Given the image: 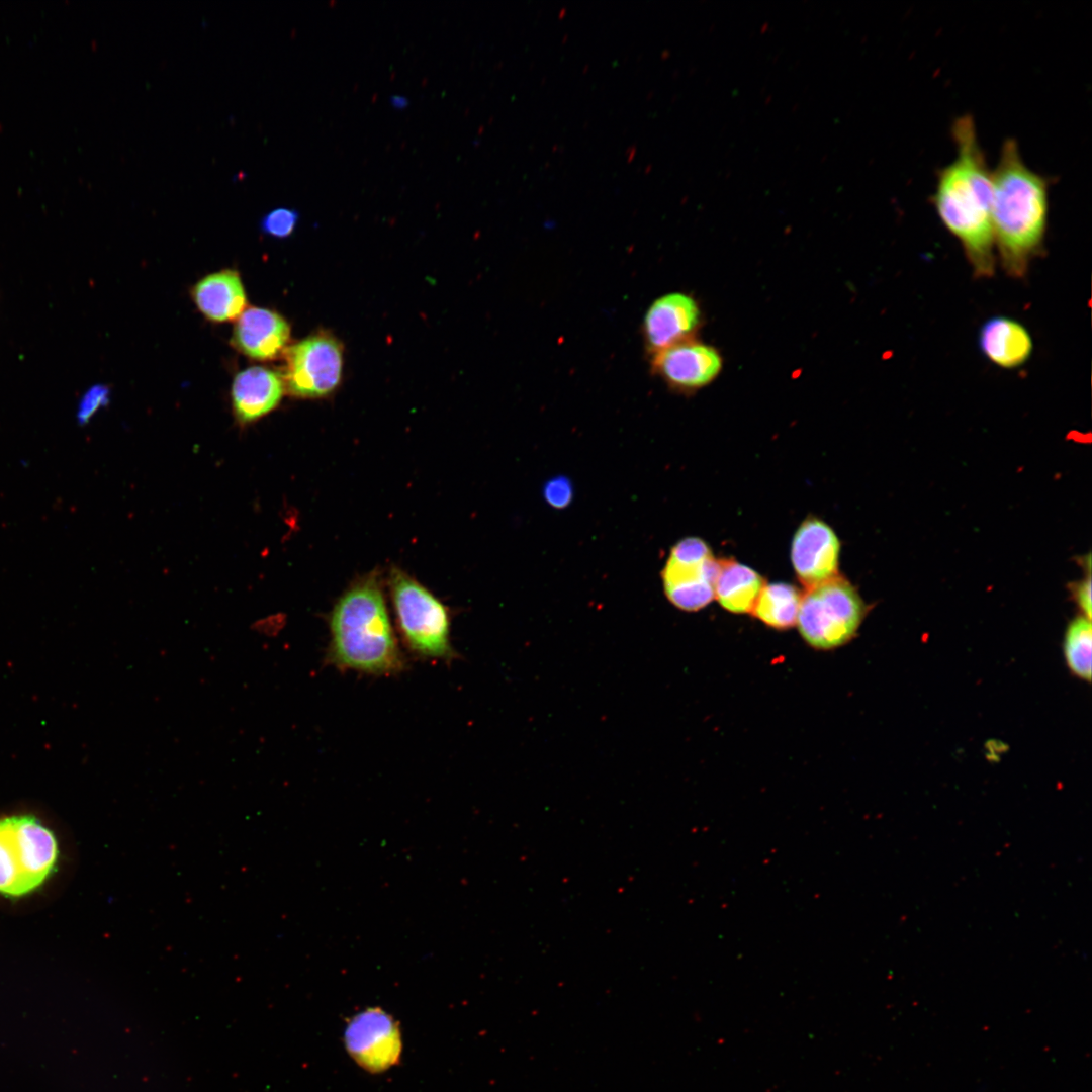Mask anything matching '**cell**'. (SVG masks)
I'll use <instances>...</instances> for the list:
<instances>
[{"mask_svg": "<svg viewBox=\"0 0 1092 1092\" xmlns=\"http://www.w3.org/2000/svg\"><path fill=\"white\" fill-rule=\"evenodd\" d=\"M954 158L936 171L930 197L943 225L961 242L979 275L993 272L992 170L970 114L950 128Z\"/></svg>", "mask_w": 1092, "mask_h": 1092, "instance_id": "6da1fadb", "label": "cell"}, {"mask_svg": "<svg viewBox=\"0 0 1092 1092\" xmlns=\"http://www.w3.org/2000/svg\"><path fill=\"white\" fill-rule=\"evenodd\" d=\"M1053 181L1024 162L1015 139L1004 140L992 170L991 217L994 241L1011 275L1025 273L1043 241Z\"/></svg>", "mask_w": 1092, "mask_h": 1092, "instance_id": "7a4b0ae2", "label": "cell"}, {"mask_svg": "<svg viewBox=\"0 0 1092 1092\" xmlns=\"http://www.w3.org/2000/svg\"><path fill=\"white\" fill-rule=\"evenodd\" d=\"M327 661L341 670L389 675L404 669L383 594L372 578L356 583L338 600L329 620Z\"/></svg>", "mask_w": 1092, "mask_h": 1092, "instance_id": "3957f363", "label": "cell"}, {"mask_svg": "<svg viewBox=\"0 0 1092 1092\" xmlns=\"http://www.w3.org/2000/svg\"><path fill=\"white\" fill-rule=\"evenodd\" d=\"M57 858L56 838L38 819L0 818V893L19 897L33 891L54 871Z\"/></svg>", "mask_w": 1092, "mask_h": 1092, "instance_id": "277c9868", "label": "cell"}, {"mask_svg": "<svg viewBox=\"0 0 1092 1092\" xmlns=\"http://www.w3.org/2000/svg\"><path fill=\"white\" fill-rule=\"evenodd\" d=\"M866 613L857 589L838 574L802 594L796 625L808 645L829 650L855 636Z\"/></svg>", "mask_w": 1092, "mask_h": 1092, "instance_id": "5b68a950", "label": "cell"}, {"mask_svg": "<svg viewBox=\"0 0 1092 1092\" xmlns=\"http://www.w3.org/2000/svg\"><path fill=\"white\" fill-rule=\"evenodd\" d=\"M390 594L402 641L415 655L452 660L456 652L450 638V616L445 605L425 586L394 569Z\"/></svg>", "mask_w": 1092, "mask_h": 1092, "instance_id": "8992f818", "label": "cell"}, {"mask_svg": "<svg viewBox=\"0 0 1092 1092\" xmlns=\"http://www.w3.org/2000/svg\"><path fill=\"white\" fill-rule=\"evenodd\" d=\"M718 559L699 537H686L670 549L660 572L663 592L677 609L696 612L714 599Z\"/></svg>", "mask_w": 1092, "mask_h": 1092, "instance_id": "52a82bcc", "label": "cell"}, {"mask_svg": "<svg viewBox=\"0 0 1092 1092\" xmlns=\"http://www.w3.org/2000/svg\"><path fill=\"white\" fill-rule=\"evenodd\" d=\"M284 385L294 396L321 397L340 383L343 353L340 343L325 334L308 337L285 351Z\"/></svg>", "mask_w": 1092, "mask_h": 1092, "instance_id": "ba28073f", "label": "cell"}, {"mask_svg": "<svg viewBox=\"0 0 1092 1092\" xmlns=\"http://www.w3.org/2000/svg\"><path fill=\"white\" fill-rule=\"evenodd\" d=\"M344 1041L349 1055L363 1069L383 1072L399 1060L402 1043L395 1019L380 1007L355 1014L345 1029Z\"/></svg>", "mask_w": 1092, "mask_h": 1092, "instance_id": "9c48e42d", "label": "cell"}, {"mask_svg": "<svg viewBox=\"0 0 1092 1092\" xmlns=\"http://www.w3.org/2000/svg\"><path fill=\"white\" fill-rule=\"evenodd\" d=\"M840 540L822 519L809 516L795 531L791 562L796 577L806 589L839 574Z\"/></svg>", "mask_w": 1092, "mask_h": 1092, "instance_id": "30bf717a", "label": "cell"}, {"mask_svg": "<svg viewBox=\"0 0 1092 1092\" xmlns=\"http://www.w3.org/2000/svg\"><path fill=\"white\" fill-rule=\"evenodd\" d=\"M722 360L713 347L687 340L652 354V368L669 386L694 390L717 377Z\"/></svg>", "mask_w": 1092, "mask_h": 1092, "instance_id": "8fae6325", "label": "cell"}, {"mask_svg": "<svg viewBox=\"0 0 1092 1092\" xmlns=\"http://www.w3.org/2000/svg\"><path fill=\"white\" fill-rule=\"evenodd\" d=\"M700 309L689 295L679 292L665 294L649 306L643 322V334L648 350L654 354L690 340L700 324Z\"/></svg>", "mask_w": 1092, "mask_h": 1092, "instance_id": "7c38bea8", "label": "cell"}, {"mask_svg": "<svg viewBox=\"0 0 1092 1092\" xmlns=\"http://www.w3.org/2000/svg\"><path fill=\"white\" fill-rule=\"evenodd\" d=\"M290 327L278 312L251 306L237 318L231 343L244 356L269 361L285 353Z\"/></svg>", "mask_w": 1092, "mask_h": 1092, "instance_id": "4fadbf2b", "label": "cell"}, {"mask_svg": "<svg viewBox=\"0 0 1092 1092\" xmlns=\"http://www.w3.org/2000/svg\"><path fill=\"white\" fill-rule=\"evenodd\" d=\"M284 390L283 376L270 368L252 366L240 371L231 388L236 420L246 425L261 419L279 404Z\"/></svg>", "mask_w": 1092, "mask_h": 1092, "instance_id": "5bb4252c", "label": "cell"}, {"mask_svg": "<svg viewBox=\"0 0 1092 1092\" xmlns=\"http://www.w3.org/2000/svg\"><path fill=\"white\" fill-rule=\"evenodd\" d=\"M199 311L213 323L237 320L247 306L246 291L237 270L222 269L201 278L191 289Z\"/></svg>", "mask_w": 1092, "mask_h": 1092, "instance_id": "9a60e30c", "label": "cell"}, {"mask_svg": "<svg viewBox=\"0 0 1092 1092\" xmlns=\"http://www.w3.org/2000/svg\"><path fill=\"white\" fill-rule=\"evenodd\" d=\"M979 343L986 357L1003 368L1022 365L1033 349L1032 339L1025 327L1005 316L987 321L981 328Z\"/></svg>", "mask_w": 1092, "mask_h": 1092, "instance_id": "2e32d148", "label": "cell"}, {"mask_svg": "<svg viewBox=\"0 0 1092 1092\" xmlns=\"http://www.w3.org/2000/svg\"><path fill=\"white\" fill-rule=\"evenodd\" d=\"M718 564L714 599L730 613H751L765 585L763 577L732 558L718 559Z\"/></svg>", "mask_w": 1092, "mask_h": 1092, "instance_id": "e0dca14e", "label": "cell"}, {"mask_svg": "<svg viewBox=\"0 0 1092 1092\" xmlns=\"http://www.w3.org/2000/svg\"><path fill=\"white\" fill-rule=\"evenodd\" d=\"M801 598L802 593L793 584L765 583L751 613L765 625L786 630L797 623Z\"/></svg>", "mask_w": 1092, "mask_h": 1092, "instance_id": "ac0fdd59", "label": "cell"}, {"mask_svg": "<svg viewBox=\"0 0 1092 1092\" xmlns=\"http://www.w3.org/2000/svg\"><path fill=\"white\" fill-rule=\"evenodd\" d=\"M1092 628L1090 619L1080 616L1068 626L1064 653L1069 669L1078 677L1091 678Z\"/></svg>", "mask_w": 1092, "mask_h": 1092, "instance_id": "d6986e66", "label": "cell"}, {"mask_svg": "<svg viewBox=\"0 0 1092 1092\" xmlns=\"http://www.w3.org/2000/svg\"><path fill=\"white\" fill-rule=\"evenodd\" d=\"M299 213L295 209L279 207L267 212L260 221L261 231L275 238L290 236L298 222Z\"/></svg>", "mask_w": 1092, "mask_h": 1092, "instance_id": "ffe728a7", "label": "cell"}, {"mask_svg": "<svg viewBox=\"0 0 1092 1092\" xmlns=\"http://www.w3.org/2000/svg\"><path fill=\"white\" fill-rule=\"evenodd\" d=\"M110 389L105 384H95L87 389L80 399L77 408V421L80 425L87 424L91 418L109 402Z\"/></svg>", "mask_w": 1092, "mask_h": 1092, "instance_id": "44dd1931", "label": "cell"}, {"mask_svg": "<svg viewBox=\"0 0 1092 1092\" xmlns=\"http://www.w3.org/2000/svg\"><path fill=\"white\" fill-rule=\"evenodd\" d=\"M573 485L566 476L550 478L543 487V496L546 503L554 509H565L573 498Z\"/></svg>", "mask_w": 1092, "mask_h": 1092, "instance_id": "7402d4cb", "label": "cell"}, {"mask_svg": "<svg viewBox=\"0 0 1092 1092\" xmlns=\"http://www.w3.org/2000/svg\"><path fill=\"white\" fill-rule=\"evenodd\" d=\"M1074 599L1078 607L1082 610L1083 616L1091 618V578L1090 573L1087 577L1078 583L1074 584L1072 589Z\"/></svg>", "mask_w": 1092, "mask_h": 1092, "instance_id": "603a6c76", "label": "cell"}, {"mask_svg": "<svg viewBox=\"0 0 1092 1092\" xmlns=\"http://www.w3.org/2000/svg\"><path fill=\"white\" fill-rule=\"evenodd\" d=\"M281 626L274 617H268L252 623L251 631L260 636L273 637L278 634Z\"/></svg>", "mask_w": 1092, "mask_h": 1092, "instance_id": "cb8c5ba5", "label": "cell"}, {"mask_svg": "<svg viewBox=\"0 0 1092 1092\" xmlns=\"http://www.w3.org/2000/svg\"><path fill=\"white\" fill-rule=\"evenodd\" d=\"M407 103V99L403 96L396 95L391 97V104L396 108H404Z\"/></svg>", "mask_w": 1092, "mask_h": 1092, "instance_id": "d4e9b609", "label": "cell"}]
</instances>
